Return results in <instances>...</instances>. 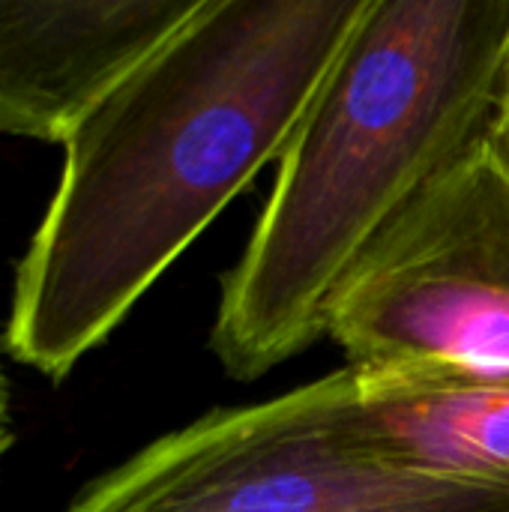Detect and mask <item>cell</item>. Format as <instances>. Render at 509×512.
Segmentation results:
<instances>
[{
    "label": "cell",
    "mask_w": 509,
    "mask_h": 512,
    "mask_svg": "<svg viewBox=\"0 0 509 512\" xmlns=\"http://www.w3.org/2000/svg\"><path fill=\"white\" fill-rule=\"evenodd\" d=\"M372 0H201L63 141L9 360L60 384L270 165Z\"/></svg>",
    "instance_id": "cell-1"
},
{
    "label": "cell",
    "mask_w": 509,
    "mask_h": 512,
    "mask_svg": "<svg viewBox=\"0 0 509 512\" xmlns=\"http://www.w3.org/2000/svg\"><path fill=\"white\" fill-rule=\"evenodd\" d=\"M327 336L351 369L509 372V171L489 141L354 270Z\"/></svg>",
    "instance_id": "cell-4"
},
{
    "label": "cell",
    "mask_w": 509,
    "mask_h": 512,
    "mask_svg": "<svg viewBox=\"0 0 509 512\" xmlns=\"http://www.w3.org/2000/svg\"><path fill=\"white\" fill-rule=\"evenodd\" d=\"M201 0L0 3V135L63 144Z\"/></svg>",
    "instance_id": "cell-5"
},
{
    "label": "cell",
    "mask_w": 509,
    "mask_h": 512,
    "mask_svg": "<svg viewBox=\"0 0 509 512\" xmlns=\"http://www.w3.org/2000/svg\"><path fill=\"white\" fill-rule=\"evenodd\" d=\"M509 87V0H372L276 162L222 276L210 351L255 381L327 336L402 216L489 141Z\"/></svg>",
    "instance_id": "cell-2"
},
{
    "label": "cell",
    "mask_w": 509,
    "mask_h": 512,
    "mask_svg": "<svg viewBox=\"0 0 509 512\" xmlns=\"http://www.w3.org/2000/svg\"><path fill=\"white\" fill-rule=\"evenodd\" d=\"M333 408L342 432L384 462L509 489V372L342 366Z\"/></svg>",
    "instance_id": "cell-6"
},
{
    "label": "cell",
    "mask_w": 509,
    "mask_h": 512,
    "mask_svg": "<svg viewBox=\"0 0 509 512\" xmlns=\"http://www.w3.org/2000/svg\"><path fill=\"white\" fill-rule=\"evenodd\" d=\"M6 345H3V327H0V459L15 444V411H12V381L6 372Z\"/></svg>",
    "instance_id": "cell-7"
},
{
    "label": "cell",
    "mask_w": 509,
    "mask_h": 512,
    "mask_svg": "<svg viewBox=\"0 0 509 512\" xmlns=\"http://www.w3.org/2000/svg\"><path fill=\"white\" fill-rule=\"evenodd\" d=\"M66 512H509V489L366 453L336 420L330 372L156 438Z\"/></svg>",
    "instance_id": "cell-3"
},
{
    "label": "cell",
    "mask_w": 509,
    "mask_h": 512,
    "mask_svg": "<svg viewBox=\"0 0 509 512\" xmlns=\"http://www.w3.org/2000/svg\"><path fill=\"white\" fill-rule=\"evenodd\" d=\"M489 150L498 156V162L509 171V87L504 93V102L498 108V117H495V126L489 132Z\"/></svg>",
    "instance_id": "cell-8"
}]
</instances>
